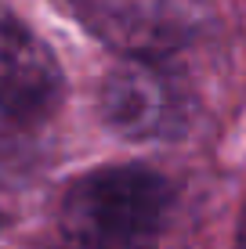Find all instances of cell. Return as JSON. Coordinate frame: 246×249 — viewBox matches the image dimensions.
I'll return each instance as SVG.
<instances>
[{
    "label": "cell",
    "mask_w": 246,
    "mask_h": 249,
    "mask_svg": "<svg viewBox=\"0 0 246 249\" xmlns=\"http://www.w3.org/2000/svg\"><path fill=\"white\" fill-rule=\"evenodd\" d=\"M47 119H33L0 105V181H22L37 170L44 156V130Z\"/></svg>",
    "instance_id": "277c9868"
},
{
    "label": "cell",
    "mask_w": 246,
    "mask_h": 249,
    "mask_svg": "<svg viewBox=\"0 0 246 249\" xmlns=\"http://www.w3.org/2000/svg\"><path fill=\"white\" fill-rule=\"evenodd\" d=\"M239 249H246V217H243V228H239Z\"/></svg>",
    "instance_id": "5b68a950"
},
{
    "label": "cell",
    "mask_w": 246,
    "mask_h": 249,
    "mask_svg": "<svg viewBox=\"0 0 246 249\" xmlns=\"http://www.w3.org/2000/svg\"><path fill=\"white\" fill-rule=\"evenodd\" d=\"M101 112L116 134L134 141H163L189 130L192 90L181 69L156 54L120 62L101 83Z\"/></svg>",
    "instance_id": "7a4b0ae2"
},
{
    "label": "cell",
    "mask_w": 246,
    "mask_h": 249,
    "mask_svg": "<svg viewBox=\"0 0 246 249\" xmlns=\"http://www.w3.org/2000/svg\"><path fill=\"white\" fill-rule=\"evenodd\" d=\"M62 101V69L37 33L0 4V105L11 112L51 119Z\"/></svg>",
    "instance_id": "3957f363"
},
{
    "label": "cell",
    "mask_w": 246,
    "mask_h": 249,
    "mask_svg": "<svg viewBox=\"0 0 246 249\" xmlns=\"http://www.w3.org/2000/svg\"><path fill=\"white\" fill-rule=\"evenodd\" d=\"M170 217V184L149 166H105L80 177L62 202L73 249H156Z\"/></svg>",
    "instance_id": "6da1fadb"
}]
</instances>
